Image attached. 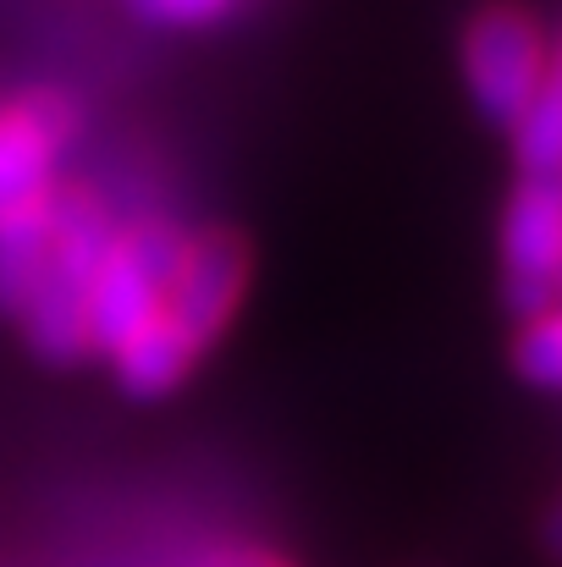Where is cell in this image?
Masks as SVG:
<instances>
[{
    "label": "cell",
    "instance_id": "7",
    "mask_svg": "<svg viewBox=\"0 0 562 567\" xmlns=\"http://www.w3.org/2000/svg\"><path fill=\"white\" fill-rule=\"evenodd\" d=\"M50 209H55V193L39 198V204H22L11 215H0V309L17 320L22 303L33 298L39 276H44V259H50Z\"/></svg>",
    "mask_w": 562,
    "mask_h": 567
},
{
    "label": "cell",
    "instance_id": "3",
    "mask_svg": "<svg viewBox=\"0 0 562 567\" xmlns=\"http://www.w3.org/2000/svg\"><path fill=\"white\" fill-rule=\"evenodd\" d=\"M187 231L177 220H133L116 226L94 287H89V348L94 359H111L139 326H150L166 303V287L177 276Z\"/></svg>",
    "mask_w": 562,
    "mask_h": 567
},
{
    "label": "cell",
    "instance_id": "8",
    "mask_svg": "<svg viewBox=\"0 0 562 567\" xmlns=\"http://www.w3.org/2000/svg\"><path fill=\"white\" fill-rule=\"evenodd\" d=\"M519 177H562V28L546 44V72L541 89L530 100V111L519 116V127L508 133Z\"/></svg>",
    "mask_w": 562,
    "mask_h": 567
},
{
    "label": "cell",
    "instance_id": "4",
    "mask_svg": "<svg viewBox=\"0 0 562 567\" xmlns=\"http://www.w3.org/2000/svg\"><path fill=\"white\" fill-rule=\"evenodd\" d=\"M502 309L530 320L562 292V177H519L497 226Z\"/></svg>",
    "mask_w": 562,
    "mask_h": 567
},
{
    "label": "cell",
    "instance_id": "6",
    "mask_svg": "<svg viewBox=\"0 0 562 567\" xmlns=\"http://www.w3.org/2000/svg\"><path fill=\"white\" fill-rule=\"evenodd\" d=\"M83 133V105L67 89H28L0 105V215L61 188V155Z\"/></svg>",
    "mask_w": 562,
    "mask_h": 567
},
{
    "label": "cell",
    "instance_id": "10",
    "mask_svg": "<svg viewBox=\"0 0 562 567\" xmlns=\"http://www.w3.org/2000/svg\"><path fill=\"white\" fill-rule=\"evenodd\" d=\"M243 0H127V11L150 28H215Z\"/></svg>",
    "mask_w": 562,
    "mask_h": 567
},
{
    "label": "cell",
    "instance_id": "1",
    "mask_svg": "<svg viewBox=\"0 0 562 567\" xmlns=\"http://www.w3.org/2000/svg\"><path fill=\"white\" fill-rule=\"evenodd\" d=\"M111 237H116V215H111L105 193L89 188V183H61L55 188L50 259H44V276H39L33 298L17 315L22 342L33 348V359H44L55 370H72V364L94 359V348H89V287H94V270H100Z\"/></svg>",
    "mask_w": 562,
    "mask_h": 567
},
{
    "label": "cell",
    "instance_id": "11",
    "mask_svg": "<svg viewBox=\"0 0 562 567\" xmlns=\"http://www.w3.org/2000/svg\"><path fill=\"white\" fill-rule=\"evenodd\" d=\"M187 567H298L282 551H265V546H243V540H226V546H204Z\"/></svg>",
    "mask_w": 562,
    "mask_h": 567
},
{
    "label": "cell",
    "instance_id": "12",
    "mask_svg": "<svg viewBox=\"0 0 562 567\" xmlns=\"http://www.w3.org/2000/svg\"><path fill=\"white\" fill-rule=\"evenodd\" d=\"M541 551L562 563V496L546 507V518H541Z\"/></svg>",
    "mask_w": 562,
    "mask_h": 567
},
{
    "label": "cell",
    "instance_id": "2",
    "mask_svg": "<svg viewBox=\"0 0 562 567\" xmlns=\"http://www.w3.org/2000/svg\"><path fill=\"white\" fill-rule=\"evenodd\" d=\"M546 28L519 0H486L463 17L458 33V72L486 127L513 133L530 111L541 72H546Z\"/></svg>",
    "mask_w": 562,
    "mask_h": 567
},
{
    "label": "cell",
    "instance_id": "5",
    "mask_svg": "<svg viewBox=\"0 0 562 567\" xmlns=\"http://www.w3.org/2000/svg\"><path fill=\"white\" fill-rule=\"evenodd\" d=\"M248 276H254V254H248V237L243 231H232V226L187 231V248H183V259H177L172 287H166L161 320L204 359L226 337V326L237 320L243 292H248Z\"/></svg>",
    "mask_w": 562,
    "mask_h": 567
},
{
    "label": "cell",
    "instance_id": "9",
    "mask_svg": "<svg viewBox=\"0 0 562 567\" xmlns=\"http://www.w3.org/2000/svg\"><path fill=\"white\" fill-rule=\"evenodd\" d=\"M513 370L524 385L535 391H562V309H541L530 320H519V337H513Z\"/></svg>",
    "mask_w": 562,
    "mask_h": 567
}]
</instances>
